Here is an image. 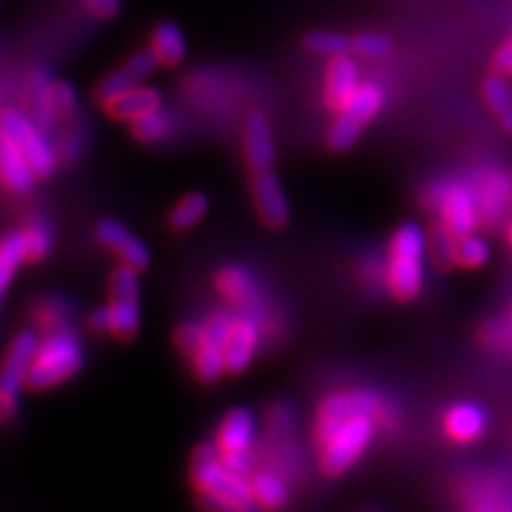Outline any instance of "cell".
I'll use <instances>...</instances> for the list:
<instances>
[{"label":"cell","instance_id":"52a82bcc","mask_svg":"<svg viewBox=\"0 0 512 512\" xmlns=\"http://www.w3.org/2000/svg\"><path fill=\"white\" fill-rule=\"evenodd\" d=\"M109 333L120 342L133 340L139 331V271L122 265L109 280Z\"/></svg>","mask_w":512,"mask_h":512},{"label":"cell","instance_id":"7bdbcfd3","mask_svg":"<svg viewBox=\"0 0 512 512\" xmlns=\"http://www.w3.org/2000/svg\"><path fill=\"white\" fill-rule=\"evenodd\" d=\"M84 7L96 15V18H114V15L120 11L122 0H82Z\"/></svg>","mask_w":512,"mask_h":512},{"label":"cell","instance_id":"f546056e","mask_svg":"<svg viewBox=\"0 0 512 512\" xmlns=\"http://www.w3.org/2000/svg\"><path fill=\"white\" fill-rule=\"evenodd\" d=\"M69 318L71 308L60 297H43L37 301L35 310H32V320H35V325L45 333L64 329V325L69 323Z\"/></svg>","mask_w":512,"mask_h":512},{"label":"cell","instance_id":"d6a6232c","mask_svg":"<svg viewBox=\"0 0 512 512\" xmlns=\"http://www.w3.org/2000/svg\"><path fill=\"white\" fill-rule=\"evenodd\" d=\"M86 148V126L82 120H73L67 131H64L56 143L58 160L64 165H75L82 158Z\"/></svg>","mask_w":512,"mask_h":512},{"label":"cell","instance_id":"9c48e42d","mask_svg":"<svg viewBox=\"0 0 512 512\" xmlns=\"http://www.w3.org/2000/svg\"><path fill=\"white\" fill-rule=\"evenodd\" d=\"M382 397L367 389H352L333 393L318 404L314 419V440L325 436L335 425H340L357 414H378L382 408Z\"/></svg>","mask_w":512,"mask_h":512},{"label":"cell","instance_id":"b9f144b4","mask_svg":"<svg viewBox=\"0 0 512 512\" xmlns=\"http://www.w3.org/2000/svg\"><path fill=\"white\" fill-rule=\"evenodd\" d=\"M54 103H56V109L60 116H75L77 111V90L73 88V84H67V82H56L54 84Z\"/></svg>","mask_w":512,"mask_h":512},{"label":"cell","instance_id":"2e32d148","mask_svg":"<svg viewBox=\"0 0 512 512\" xmlns=\"http://www.w3.org/2000/svg\"><path fill=\"white\" fill-rule=\"evenodd\" d=\"M246 163L254 173L271 171L276 163V141L271 124L263 114H252L244 128Z\"/></svg>","mask_w":512,"mask_h":512},{"label":"cell","instance_id":"bcb514c9","mask_svg":"<svg viewBox=\"0 0 512 512\" xmlns=\"http://www.w3.org/2000/svg\"><path fill=\"white\" fill-rule=\"evenodd\" d=\"M500 118H502V126L512 135V107H508L506 111H502Z\"/></svg>","mask_w":512,"mask_h":512},{"label":"cell","instance_id":"ffe728a7","mask_svg":"<svg viewBox=\"0 0 512 512\" xmlns=\"http://www.w3.org/2000/svg\"><path fill=\"white\" fill-rule=\"evenodd\" d=\"M474 195L478 203L480 222L493 224L506 212L512 197V182L504 173H489L476 184Z\"/></svg>","mask_w":512,"mask_h":512},{"label":"cell","instance_id":"d590c367","mask_svg":"<svg viewBox=\"0 0 512 512\" xmlns=\"http://www.w3.org/2000/svg\"><path fill=\"white\" fill-rule=\"evenodd\" d=\"M303 43H306L310 52L320 56H342L350 50V41L344 35L329 30H314Z\"/></svg>","mask_w":512,"mask_h":512},{"label":"cell","instance_id":"ac0fdd59","mask_svg":"<svg viewBox=\"0 0 512 512\" xmlns=\"http://www.w3.org/2000/svg\"><path fill=\"white\" fill-rule=\"evenodd\" d=\"M261 342V325L248 314L239 316L233 327L231 338L224 346V357H227V370L231 374H242L248 370L256 350Z\"/></svg>","mask_w":512,"mask_h":512},{"label":"cell","instance_id":"3957f363","mask_svg":"<svg viewBox=\"0 0 512 512\" xmlns=\"http://www.w3.org/2000/svg\"><path fill=\"white\" fill-rule=\"evenodd\" d=\"M84 365V346L69 329L45 333L39 340L35 361L30 365L28 387L35 391L52 389L71 380Z\"/></svg>","mask_w":512,"mask_h":512},{"label":"cell","instance_id":"277c9868","mask_svg":"<svg viewBox=\"0 0 512 512\" xmlns=\"http://www.w3.org/2000/svg\"><path fill=\"white\" fill-rule=\"evenodd\" d=\"M190 480L195 489L207 495H222V498L250 502L252 487L250 478L233 472L222 461L216 444H201L190 463Z\"/></svg>","mask_w":512,"mask_h":512},{"label":"cell","instance_id":"4fadbf2b","mask_svg":"<svg viewBox=\"0 0 512 512\" xmlns=\"http://www.w3.org/2000/svg\"><path fill=\"white\" fill-rule=\"evenodd\" d=\"M96 239H99L107 250L114 252L122 265L131 267L135 271H143L150 267L152 256L148 246L128 231L122 222L118 220L99 222L96 224Z\"/></svg>","mask_w":512,"mask_h":512},{"label":"cell","instance_id":"30bf717a","mask_svg":"<svg viewBox=\"0 0 512 512\" xmlns=\"http://www.w3.org/2000/svg\"><path fill=\"white\" fill-rule=\"evenodd\" d=\"M39 348L37 333L20 331L11 340L3 365H0V397L20 399V391L28 387L30 365Z\"/></svg>","mask_w":512,"mask_h":512},{"label":"cell","instance_id":"7a4b0ae2","mask_svg":"<svg viewBox=\"0 0 512 512\" xmlns=\"http://www.w3.org/2000/svg\"><path fill=\"white\" fill-rule=\"evenodd\" d=\"M378 429V414H357L316 438L318 463L323 474L335 478L346 474L370 448Z\"/></svg>","mask_w":512,"mask_h":512},{"label":"cell","instance_id":"681fc988","mask_svg":"<svg viewBox=\"0 0 512 512\" xmlns=\"http://www.w3.org/2000/svg\"><path fill=\"white\" fill-rule=\"evenodd\" d=\"M0 303H3V299H0Z\"/></svg>","mask_w":512,"mask_h":512},{"label":"cell","instance_id":"1f68e13d","mask_svg":"<svg viewBox=\"0 0 512 512\" xmlns=\"http://www.w3.org/2000/svg\"><path fill=\"white\" fill-rule=\"evenodd\" d=\"M24 246H26V261L41 263L52 252V229L45 220H32L22 229Z\"/></svg>","mask_w":512,"mask_h":512},{"label":"cell","instance_id":"4dcf8cb0","mask_svg":"<svg viewBox=\"0 0 512 512\" xmlns=\"http://www.w3.org/2000/svg\"><path fill=\"white\" fill-rule=\"evenodd\" d=\"M173 131V116L163 107H158L150 114L141 116L133 122V135L143 143H158L171 135Z\"/></svg>","mask_w":512,"mask_h":512},{"label":"cell","instance_id":"7402d4cb","mask_svg":"<svg viewBox=\"0 0 512 512\" xmlns=\"http://www.w3.org/2000/svg\"><path fill=\"white\" fill-rule=\"evenodd\" d=\"M54 84V77L47 69L32 73V122L45 133L52 131L60 116L54 103Z\"/></svg>","mask_w":512,"mask_h":512},{"label":"cell","instance_id":"e575fe53","mask_svg":"<svg viewBox=\"0 0 512 512\" xmlns=\"http://www.w3.org/2000/svg\"><path fill=\"white\" fill-rule=\"evenodd\" d=\"M237 318L239 316H235L229 310H220V312H214L207 316L203 320V344H214L220 348L227 346Z\"/></svg>","mask_w":512,"mask_h":512},{"label":"cell","instance_id":"484cf974","mask_svg":"<svg viewBox=\"0 0 512 512\" xmlns=\"http://www.w3.org/2000/svg\"><path fill=\"white\" fill-rule=\"evenodd\" d=\"M152 50L156 52L158 60L163 64H180L186 56V39L184 32L171 24V22H163L154 28L152 35Z\"/></svg>","mask_w":512,"mask_h":512},{"label":"cell","instance_id":"8d00e7d4","mask_svg":"<svg viewBox=\"0 0 512 512\" xmlns=\"http://www.w3.org/2000/svg\"><path fill=\"white\" fill-rule=\"evenodd\" d=\"M295 427V410L288 402H276L267 412V431L269 438L291 436Z\"/></svg>","mask_w":512,"mask_h":512},{"label":"cell","instance_id":"74e56055","mask_svg":"<svg viewBox=\"0 0 512 512\" xmlns=\"http://www.w3.org/2000/svg\"><path fill=\"white\" fill-rule=\"evenodd\" d=\"M350 50L357 52L359 56L367 58H380L389 54L391 39L382 32H359V35L350 41Z\"/></svg>","mask_w":512,"mask_h":512},{"label":"cell","instance_id":"4316f807","mask_svg":"<svg viewBox=\"0 0 512 512\" xmlns=\"http://www.w3.org/2000/svg\"><path fill=\"white\" fill-rule=\"evenodd\" d=\"M207 210H210V199L201 195V192H190V195H184L175 203L169 212V227L178 233H186L192 227H197L205 218Z\"/></svg>","mask_w":512,"mask_h":512},{"label":"cell","instance_id":"cb8c5ba5","mask_svg":"<svg viewBox=\"0 0 512 512\" xmlns=\"http://www.w3.org/2000/svg\"><path fill=\"white\" fill-rule=\"evenodd\" d=\"M468 512H512V487L498 480H480L466 495Z\"/></svg>","mask_w":512,"mask_h":512},{"label":"cell","instance_id":"8fae6325","mask_svg":"<svg viewBox=\"0 0 512 512\" xmlns=\"http://www.w3.org/2000/svg\"><path fill=\"white\" fill-rule=\"evenodd\" d=\"M218 293L233 303L235 308L246 310L248 316H256L263 308V288L259 278L244 265L222 267L214 280Z\"/></svg>","mask_w":512,"mask_h":512},{"label":"cell","instance_id":"ab89813d","mask_svg":"<svg viewBox=\"0 0 512 512\" xmlns=\"http://www.w3.org/2000/svg\"><path fill=\"white\" fill-rule=\"evenodd\" d=\"M483 94H485L489 107L493 111H498V114H502V111L512 107V90L502 77H489L483 86Z\"/></svg>","mask_w":512,"mask_h":512},{"label":"cell","instance_id":"ba28073f","mask_svg":"<svg viewBox=\"0 0 512 512\" xmlns=\"http://www.w3.org/2000/svg\"><path fill=\"white\" fill-rule=\"evenodd\" d=\"M384 105V92L374 86L365 84L352 94V99L340 111V118L333 122L327 143L333 152H346L355 146L365 124L370 122Z\"/></svg>","mask_w":512,"mask_h":512},{"label":"cell","instance_id":"83f0119b","mask_svg":"<svg viewBox=\"0 0 512 512\" xmlns=\"http://www.w3.org/2000/svg\"><path fill=\"white\" fill-rule=\"evenodd\" d=\"M26 261V246L22 231H15L7 235L0 242V299L5 297L9 284L15 278V271Z\"/></svg>","mask_w":512,"mask_h":512},{"label":"cell","instance_id":"603a6c76","mask_svg":"<svg viewBox=\"0 0 512 512\" xmlns=\"http://www.w3.org/2000/svg\"><path fill=\"white\" fill-rule=\"evenodd\" d=\"M252 498L263 510L278 512L282 510L288 500H291V491H288L286 478L276 470H259L250 476Z\"/></svg>","mask_w":512,"mask_h":512},{"label":"cell","instance_id":"f6af8a7d","mask_svg":"<svg viewBox=\"0 0 512 512\" xmlns=\"http://www.w3.org/2000/svg\"><path fill=\"white\" fill-rule=\"evenodd\" d=\"M493 64L498 71H512V39L502 47L498 54H495Z\"/></svg>","mask_w":512,"mask_h":512},{"label":"cell","instance_id":"5b68a950","mask_svg":"<svg viewBox=\"0 0 512 512\" xmlns=\"http://www.w3.org/2000/svg\"><path fill=\"white\" fill-rule=\"evenodd\" d=\"M429 207L440 214V222L457 239L476 231L480 216L474 188L470 184L442 180L427 188L425 195Z\"/></svg>","mask_w":512,"mask_h":512},{"label":"cell","instance_id":"836d02e7","mask_svg":"<svg viewBox=\"0 0 512 512\" xmlns=\"http://www.w3.org/2000/svg\"><path fill=\"white\" fill-rule=\"evenodd\" d=\"M491 256L489 244L480 235H466L457 239V252H455V263L466 267V269H478L483 267Z\"/></svg>","mask_w":512,"mask_h":512},{"label":"cell","instance_id":"7c38bea8","mask_svg":"<svg viewBox=\"0 0 512 512\" xmlns=\"http://www.w3.org/2000/svg\"><path fill=\"white\" fill-rule=\"evenodd\" d=\"M252 201L261 222L269 229H284L291 218L284 188L274 171L254 173L252 180Z\"/></svg>","mask_w":512,"mask_h":512},{"label":"cell","instance_id":"c3c4849f","mask_svg":"<svg viewBox=\"0 0 512 512\" xmlns=\"http://www.w3.org/2000/svg\"><path fill=\"white\" fill-rule=\"evenodd\" d=\"M510 325H512V314H510Z\"/></svg>","mask_w":512,"mask_h":512},{"label":"cell","instance_id":"d4e9b609","mask_svg":"<svg viewBox=\"0 0 512 512\" xmlns=\"http://www.w3.org/2000/svg\"><path fill=\"white\" fill-rule=\"evenodd\" d=\"M160 107V92L154 88H133L118 96L116 101L107 105V111L118 120H131L150 114Z\"/></svg>","mask_w":512,"mask_h":512},{"label":"cell","instance_id":"ee69618b","mask_svg":"<svg viewBox=\"0 0 512 512\" xmlns=\"http://www.w3.org/2000/svg\"><path fill=\"white\" fill-rule=\"evenodd\" d=\"M90 329L94 333H109V312L107 308H99L90 314Z\"/></svg>","mask_w":512,"mask_h":512},{"label":"cell","instance_id":"f35d334b","mask_svg":"<svg viewBox=\"0 0 512 512\" xmlns=\"http://www.w3.org/2000/svg\"><path fill=\"white\" fill-rule=\"evenodd\" d=\"M199 506L205 512H263V508L256 504L254 500L242 502V500H231V498H222V495H199Z\"/></svg>","mask_w":512,"mask_h":512},{"label":"cell","instance_id":"44dd1931","mask_svg":"<svg viewBox=\"0 0 512 512\" xmlns=\"http://www.w3.org/2000/svg\"><path fill=\"white\" fill-rule=\"evenodd\" d=\"M359 90V69L350 56H333L327 69V103L331 109L342 111L352 94Z\"/></svg>","mask_w":512,"mask_h":512},{"label":"cell","instance_id":"60d3db41","mask_svg":"<svg viewBox=\"0 0 512 512\" xmlns=\"http://www.w3.org/2000/svg\"><path fill=\"white\" fill-rule=\"evenodd\" d=\"M203 344V323L197 320H188L175 331V346H178L184 355H195L197 348Z\"/></svg>","mask_w":512,"mask_h":512},{"label":"cell","instance_id":"9a60e30c","mask_svg":"<svg viewBox=\"0 0 512 512\" xmlns=\"http://www.w3.org/2000/svg\"><path fill=\"white\" fill-rule=\"evenodd\" d=\"M442 429L455 444H474L485 436L487 412L472 402L453 404L442 416Z\"/></svg>","mask_w":512,"mask_h":512},{"label":"cell","instance_id":"7dc6e473","mask_svg":"<svg viewBox=\"0 0 512 512\" xmlns=\"http://www.w3.org/2000/svg\"><path fill=\"white\" fill-rule=\"evenodd\" d=\"M508 239H510V244H512V222H510V227H508Z\"/></svg>","mask_w":512,"mask_h":512},{"label":"cell","instance_id":"f1b7e54d","mask_svg":"<svg viewBox=\"0 0 512 512\" xmlns=\"http://www.w3.org/2000/svg\"><path fill=\"white\" fill-rule=\"evenodd\" d=\"M192 372L205 384L218 382L224 372H229L224 348L214 344H201L195 355H192Z\"/></svg>","mask_w":512,"mask_h":512},{"label":"cell","instance_id":"e0dca14e","mask_svg":"<svg viewBox=\"0 0 512 512\" xmlns=\"http://www.w3.org/2000/svg\"><path fill=\"white\" fill-rule=\"evenodd\" d=\"M256 438V419L248 408H233L224 416L216 431V446L220 455H235L252 451Z\"/></svg>","mask_w":512,"mask_h":512},{"label":"cell","instance_id":"6da1fadb","mask_svg":"<svg viewBox=\"0 0 512 512\" xmlns=\"http://www.w3.org/2000/svg\"><path fill=\"white\" fill-rule=\"evenodd\" d=\"M425 248L427 239L419 224L406 222L393 233L384 261V286L397 301H412L421 295L425 284Z\"/></svg>","mask_w":512,"mask_h":512},{"label":"cell","instance_id":"5bb4252c","mask_svg":"<svg viewBox=\"0 0 512 512\" xmlns=\"http://www.w3.org/2000/svg\"><path fill=\"white\" fill-rule=\"evenodd\" d=\"M158 56L152 50H143L135 54L131 60H128L122 69L114 71L107 75L103 82L96 86V99H99L103 105H109L111 101H116L118 96L124 92L137 88L141 79H146L156 67H158Z\"/></svg>","mask_w":512,"mask_h":512},{"label":"cell","instance_id":"d6986e66","mask_svg":"<svg viewBox=\"0 0 512 512\" xmlns=\"http://www.w3.org/2000/svg\"><path fill=\"white\" fill-rule=\"evenodd\" d=\"M37 180L39 175L22 150L13 146L5 135H0V184L15 195H26L35 188Z\"/></svg>","mask_w":512,"mask_h":512},{"label":"cell","instance_id":"8992f818","mask_svg":"<svg viewBox=\"0 0 512 512\" xmlns=\"http://www.w3.org/2000/svg\"><path fill=\"white\" fill-rule=\"evenodd\" d=\"M0 135H5L13 146H18L22 154L28 158L32 169L37 171L39 178H50L58 163L56 148L47 141L45 131L32 122L20 109L3 107L0 109Z\"/></svg>","mask_w":512,"mask_h":512}]
</instances>
